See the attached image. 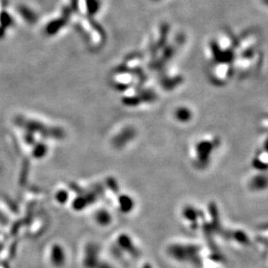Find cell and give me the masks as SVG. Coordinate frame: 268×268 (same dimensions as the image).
I'll return each instance as SVG.
<instances>
[{
    "instance_id": "obj_1",
    "label": "cell",
    "mask_w": 268,
    "mask_h": 268,
    "mask_svg": "<svg viewBox=\"0 0 268 268\" xmlns=\"http://www.w3.org/2000/svg\"><path fill=\"white\" fill-rule=\"evenodd\" d=\"M168 250L170 256L178 261H189L191 259L194 261L199 254V248L194 245L176 244L170 246Z\"/></svg>"
},
{
    "instance_id": "obj_2",
    "label": "cell",
    "mask_w": 268,
    "mask_h": 268,
    "mask_svg": "<svg viewBox=\"0 0 268 268\" xmlns=\"http://www.w3.org/2000/svg\"><path fill=\"white\" fill-rule=\"evenodd\" d=\"M214 150V142H209L208 140H203L198 142L195 146V160L198 167L202 166L205 168L207 165H209L211 161V155Z\"/></svg>"
},
{
    "instance_id": "obj_3",
    "label": "cell",
    "mask_w": 268,
    "mask_h": 268,
    "mask_svg": "<svg viewBox=\"0 0 268 268\" xmlns=\"http://www.w3.org/2000/svg\"><path fill=\"white\" fill-rule=\"evenodd\" d=\"M116 246L120 250V252L129 253L131 254V256L134 258L139 256V251L131 236H129L126 234H121L116 238Z\"/></svg>"
},
{
    "instance_id": "obj_4",
    "label": "cell",
    "mask_w": 268,
    "mask_h": 268,
    "mask_svg": "<svg viewBox=\"0 0 268 268\" xmlns=\"http://www.w3.org/2000/svg\"><path fill=\"white\" fill-rule=\"evenodd\" d=\"M84 265L86 268H97L100 263V248L97 244H92L86 249Z\"/></svg>"
},
{
    "instance_id": "obj_5",
    "label": "cell",
    "mask_w": 268,
    "mask_h": 268,
    "mask_svg": "<svg viewBox=\"0 0 268 268\" xmlns=\"http://www.w3.org/2000/svg\"><path fill=\"white\" fill-rule=\"evenodd\" d=\"M118 209L123 214L131 213L134 207V201L131 195L128 194H121L117 199Z\"/></svg>"
},
{
    "instance_id": "obj_6",
    "label": "cell",
    "mask_w": 268,
    "mask_h": 268,
    "mask_svg": "<svg viewBox=\"0 0 268 268\" xmlns=\"http://www.w3.org/2000/svg\"><path fill=\"white\" fill-rule=\"evenodd\" d=\"M95 220L97 221V223L99 224L100 226L106 227V226L110 225L112 222L111 214L106 209H99L95 214Z\"/></svg>"
},
{
    "instance_id": "obj_7",
    "label": "cell",
    "mask_w": 268,
    "mask_h": 268,
    "mask_svg": "<svg viewBox=\"0 0 268 268\" xmlns=\"http://www.w3.org/2000/svg\"><path fill=\"white\" fill-rule=\"evenodd\" d=\"M251 187L253 190H262L267 187V178L262 175H256L251 182Z\"/></svg>"
},
{
    "instance_id": "obj_8",
    "label": "cell",
    "mask_w": 268,
    "mask_h": 268,
    "mask_svg": "<svg viewBox=\"0 0 268 268\" xmlns=\"http://www.w3.org/2000/svg\"><path fill=\"white\" fill-rule=\"evenodd\" d=\"M183 216L188 221L190 222H194L196 221V217L198 216V210L193 208V207H188L183 210Z\"/></svg>"
},
{
    "instance_id": "obj_9",
    "label": "cell",
    "mask_w": 268,
    "mask_h": 268,
    "mask_svg": "<svg viewBox=\"0 0 268 268\" xmlns=\"http://www.w3.org/2000/svg\"><path fill=\"white\" fill-rule=\"evenodd\" d=\"M97 268H115L111 264H109L108 262H106V261H101L99 265L97 266Z\"/></svg>"
},
{
    "instance_id": "obj_10",
    "label": "cell",
    "mask_w": 268,
    "mask_h": 268,
    "mask_svg": "<svg viewBox=\"0 0 268 268\" xmlns=\"http://www.w3.org/2000/svg\"><path fill=\"white\" fill-rule=\"evenodd\" d=\"M142 268H153V267L151 265L146 264L144 266H142Z\"/></svg>"
}]
</instances>
